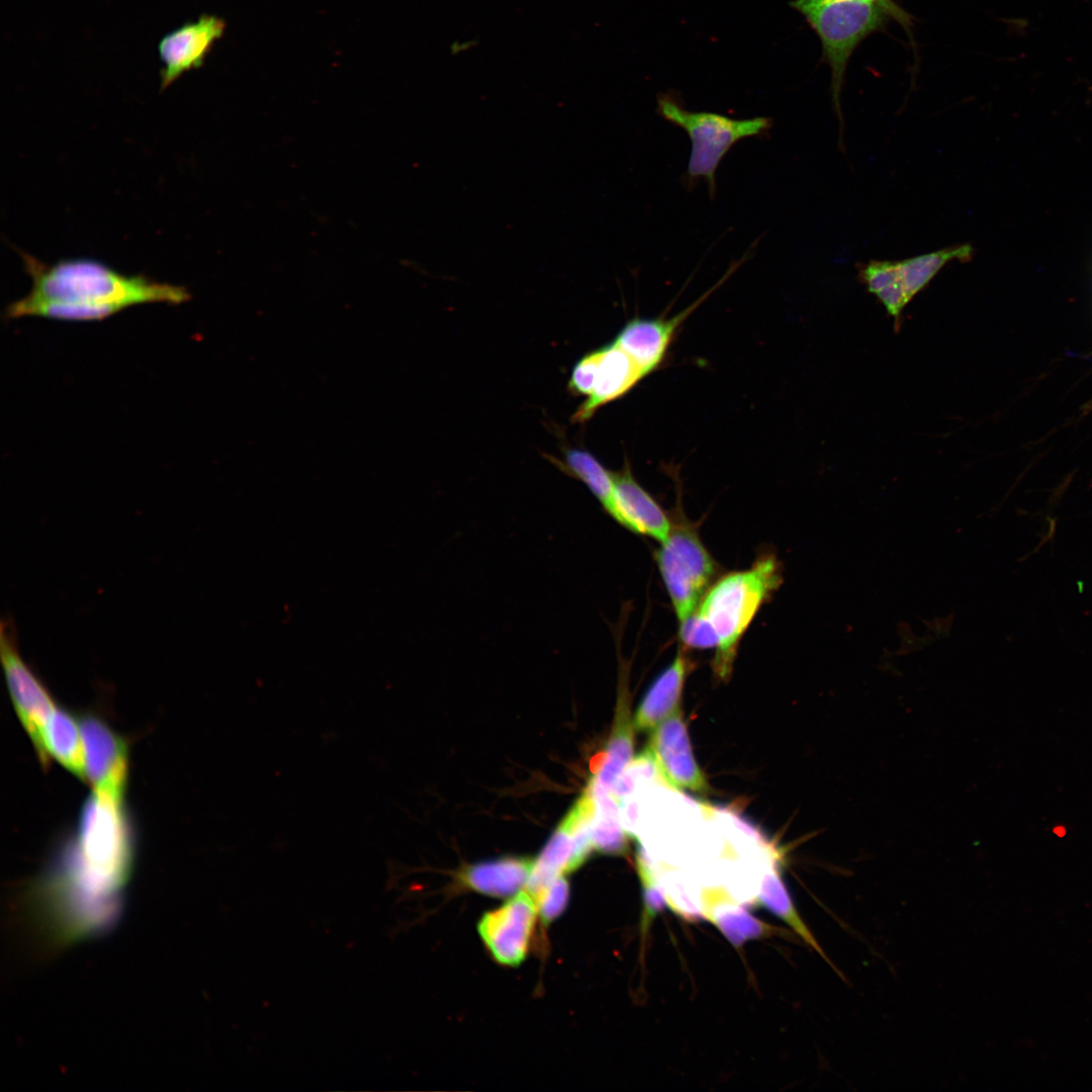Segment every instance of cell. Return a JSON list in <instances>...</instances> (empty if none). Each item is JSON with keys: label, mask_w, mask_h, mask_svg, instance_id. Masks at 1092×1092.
<instances>
[{"label": "cell", "mask_w": 1092, "mask_h": 1092, "mask_svg": "<svg viewBox=\"0 0 1092 1092\" xmlns=\"http://www.w3.org/2000/svg\"><path fill=\"white\" fill-rule=\"evenodd\" d=\"M870 1H874V2H880V3H886V4H891V3H894V1H893V0H870Z\"/></svg>", "instance_id": "cell-27"}, {"label": "cell", "mask_w": 1092, "mask_h": 1092, "mask_svg": "<svg viewBox=\"0 0 1092 1092\" xmlns=\"http://www.w3.org/2000/svg\"><path fill=\"white\" fill-rule=\"evenodd\" d=\"M224 29L221 18L203 14L196 21L186 22L163 36L158 44L164 65L160 72L161 89H166L184 73L200 68Z\"/></svg>", "instance_id": "cell-12"}, {"label": "cell", "mask_w": 1092, "mask_h": 1092, "mask_svg": "<svg viewBox=\"0 0 1092 1092\" xmlns=\"http://www.w3.org/2000/svg\"><path fill=\"white\" fill-rule=\"evenodd\" d=\"M752 254L751 250H747L741 258L732 262L721 279L681 312L669 318L665 316L633 317L622 327L614 342L635 361L645 376L654 372L663 363L679 326L743 263L751 258Z\"/></svg>", "instance_id": "cell-8"}, {"label": "cell", "mask_w": 1092, "mask_h": 1092, "mask_svg": "<svg viewBox=\"0 0 1092 1092\" xmlns=\"http://www.w3.org/2000/svg\"><path fill=\"white\" fill-rule=\"evenodd\" d=\"M705 916L712 921L725 937L736 947L751 939L780 934L782 929L766 924L749 914L733 899H720L705 909Z\"/></svg>", "instance_id": "cell-21"}, {"label": "cell", "mask_w": 1092, "mask_h": 1092, "mask_svg": "<svg viewBox=\"0 0 1092 1092\" xmlns=\"http://www.w3.org/2000/svg\"><path fill=\"white\" fill-rule=\"evenodd\" d=\"M537 915L535 899L520 892L481 916L479 936L497 963L516 967L525 960Z\"/></svg>", "instance_id": "cell-9"}, {"label": "cell", "mask_w": 1092, "mask_h": 1092, "mask_svg": "<svg viewBox=\"0 0 1092 1092\" xmlns=\"http://www.w3.org/2000/svg\"><path fill=\"white\" fill-rule=\"evenodd\" d=\"M657 113L688 133L692 150L686 186L690 189L704 180L711 199L716 195L717 169L727 152L739 141L762 135L772 126V119L766 116L736 119L716 112L692 111L668 94L658 96Z\"/></svg>", "instance_id": "cell-5"}, {"label": "cell", "mask_w": 1092, "mask_h": 1092, "mask_svg": "<svg viewBox=\"0 0 1092 1092\" xmlns=\"http://www.w3.org/2000/svg\"><path fill=\"white\" fill-rule=\"evenodd\" d=\"M686 648L679 646L673 660L661 671L644 695L634 716L635 729L652 731L680 707V698L690 667Z\"/></svg>", "instance_id": "cell-16"}, {"label": "cell", "mask_w": 1092, "mask_h": 1092, "mask_svg": "<svg viewBox=\"0 0 1092 1092\" xmlns=\"http://www.w3.org/2000/svg\"><path fill=\"white\" fill-rule=\"evenodd\" d=\"M783 582L776 555H760L744 569L729 572L708 588L695 611L711 626L716 639L713 670L720 679L732 671L739 642L761 606Z\"/></svg>", "instance_id": "cell-2"}, {"label": "cell", "mask_w": 1092, "mask_h": 1092, "mask_svg": "<svg viewBox=\"0 0 1092 1092\" xmlns=\"http://www.w3.org/2000/svg\"><path fill=\"white\" fill-rule=\"evenodd\" d=\"M620 670L618 696L613 729L607 741L599 768L590 781L609 792L614 781L632 759L634 750V720L630 710V692L627 671Z\"/></svg>", "instance_id": "cell-15"}, {"label": "cell", "mask_w": 1092, "mask_h": 1092, "mask_svg": "<svg viewBox=\"0 0 1092 1092\" xmlns=\"http://www.w3.org/2000/svg\"><path fill=\"white\" fill-rule=\"evenodd\" d=\"M614 509L611 518L629 531L660 543L668 538L672 521L659 504L636 480L629 462L613 471Z\"/></svg>", "instance_id": "cell-13"}, {"label": "cell", "mask_w": 1092, "mask_h": 1092, "mask_svg": "<svg viewBox=\"0 0 1092 1092\" xmlns=\"http://www.w3.org/2000/svg\"><path fill=\"white\" fill-rule=\"evenodd\" d=\"M759 903L776 916L784 920L793 930L822 957L824 953L804 921L796 910L792 899L780 876L776 861L771 860L760 882L757 895Z\"/></svg>", "instance_id": "cell-23"}, {"label": "cell", "mask_w": 1092, "mask_h": 1092, "mask_svg": "<svg viewBox=\"0 0 1092 1092\" xmlns=\"http://www.w3.org/2000/svg\"><path fill=\"white\" fill-rule=\"evenodd\" d=\"M563 458L548 456L560 471L581 481L611 517L614 509V477L590 452L581 448H564Z\"/></svg>", "instance_id": "cell-19"}, {"label": "cell", "mask_w": 1092, "mask_h": 1092, "mask_svg": "<svg viewBox=\"0 0 1092 1092\" xmlns=\"http://www.w3.org/2000/svg\"><path fill=\"white\" fill-rule=\"evenodd\" d=\"M601 348L583 355L573 366L567 384L568 391L574 396H589L594 390L600 360Z\"/></svg>", "instance_id": "cell-24"}, {"label": "cell", "mask_w": 1092, "mask_h": 1092, "mask_svg": "<svg viewBox=\"0 0 1092 1092\" xmlns=\"http://www.w3.org/2000/svg\"><path fill=\"white\" fill-rule=\"evenodd\" d=\"M974 250L970 244L946 247L899 261L900 279L904 291L911 300L949 262H968Z\"/></svg>", "instance_id": "cell-22"}, {"label": "cell", "mask_w": 1092, "mask_h": 1092, "mask_svg": "<svg viewBox=\"0 0 1092 1092\" xmlns=\"http://www.w3.org/2000/svg\"><path fill=\"white\" fill-rule=\"evenodd\" d=\"M42 746L44 763L55 757L74 775L85 779L81 731L66 710L56 707L44 728Z\"/></svg>", "instance_id": "cell-18"}, {"label": "cell", "mask_w": 1092, "mask_h": 1092, "mask_svg": "<svg viewBox=\"0 0 1092 1092\" xmlns=\"http://www.w3.org/2000/svg\"><path fill=\"white\" fill-rule=\"evenodd\" d=\"M648 747L664 785L698 793L709 790L694 757L680 707L652 730Z\"/></svg>", "instance_id": "cell-11"}, {"label": "cell", "mask_w": 1092, "mask_h": 1092, "mask_svg": "<svg viewBox=\"0 0 1092 1092\" xmlns=\"http://www.w3.org/2000/svg\"><path fill=\"white\" fill-rule=\"evenodd\" d=\"M678 635L680 645L686 649H715L717 646L711 626L696 612L679 622Z\"/></svg>", "instance_id": "cell-26"}, {"label": "cell", "mask_w": 1092, "mask_h": 1092, "mask_svg": "<svg viewBox=\"0 0 1092 1092\" xmlns=\"http://www.w3.org/2000/svg\"><path fill=\"white\" fill-rule=\"evenodd\" d=\"M19 254L32 288L7 306L9 318L101 321L132 305L180 304L190 298L182 286L143 275L126 276L97 261L65 260L48 265L27 253Z\"/></svg>", "instance_id": "cell-1"}, {"label": "cell", "mask_w": 1092, "mask_h": 1092, "mask_svg": "<svg viewBox=\"0 0 1092 1092\" xmlns=\"http://www.w3.org/2000/svg\"><path fill=\"white\" fill-rule=\"evenodd\" d=\"M534 859L499 857L470 864L460 874L461 883L478 893L505 898L518 894L530 878Z\"/></svg>", "instance_id": "cell-17"}, {"label": "cell", "mask_w": 1092, "mask_h": 1092, "mask_svg": "<svg viewBox=\"0 0 1092 1092\" xmlns=\"http://www.w3.org/2000/svg\"><path fill=\"white\" fill-rule=\"evenodd\" d=\"M596 810L593 820V840L595 849L609 854L623 856L629 852L628 833L620 817V805L605 789L589 781Z\"/></svg>", "instance_id": "cell-20"}, {"label": "cell", "mask_w": 1092, "mask_h": 1092, "mask_svg": "<svg viewBox=\"0 0 1092 1092\" xmlns=\"http://www.w3.org/2000/svg\"><path fill=\"white\" fill-rule=\"evenodd\" d=\"M79 858L70 874L87 895L110 899L126 880L131 859V838L122 801L95 792L81 811Z\"/></svg>", "instance_id": "cell-4"}, {"label": "cell", "mask_w": 1092, "mask_h": 1092, "mask_svg": "<svg viewBox=\"0 0 1092 1092\" xmlns=\"http://www.w3.org/2000/svg\"><path fill=\"white\" fill-rule=\"evenodd\" d=\"M568 897L569 885L562 875L534 898L542 921L549 923L556 919L566 908Z\"/></svg>", "instance_id": "cell-25"}, {"label": "cell", "mask_w": 1092, "mask_h": 1092, "mask_svg": "<svg viewBox=\"0 0 1092 1092\" xmlns=\"http://www.w3.org/2000/svg\"><path fill=\"white\" fill-rule=\"evenodd\" d=\"M594 390L572 416L573 423L587 422L599 408L617 400L646 377L635 361L614 341L601 347Z\"/></svg>", "instance_id": "cell-14"}, {"label": "cell", "mask_w": 1092, "mask_h": 1092, "mask_svg": "<svg viewBox=\"0 0 1092 1092\" xmlns=\"http://www.w3.org/2000/svg\"><path fill=\"white\" fill-rule=\"evenodd\" d=\"M655 561L677 620L682 622L697 610L715 581L717 566L681 511H676L668 538L655 552Z\"/></svg>", "instance_id": "cell-6"}, {"label": "cell", "mask_w": 1092, "mask_h": 1092, "mask_svg": "<svg viewBox=\"0 0 1092 1092\" xmlns=\"http://www.w3.org/2000/svg\"><path fill=\"white\" fill-rule=\"evenodd\" d=\"M820 40L822 57L830 69V92L839 122L838 145L844 151L841 92L848 63L859 44L881 30L891 17L907 22V13L896 3L870 0H793Z\"/></svg>", "instance_id": "cell-3"}, {"label": "cell", "mask_w": 1092, "mask_h": 1092, "mask_svg": "<svg viewBox=\"0 0 1092 1092\" xmlns=\"http://www.w3.org/2000/svg\"><path fill=\"white\" fill-rule=\"evenodd\" d=\"M85 774L95 792L122 801L128 772V749L99 717L87 714L80 719Z\"/></svg>", "instance_id": "cell-10"}, {"label": "cell", "mask_w": 1092, "mask_h": 1092, "mask_svg": "<svg viewBox=\"0 0 1092 1092\" xmlns=\"http://www.w3.org/2000/svg\"><path fill=\"white\" fill-rule=\"evenodd\" d=\"M0 631V656L13 704L41 763H44L43 732L57 706L41 681L22 659L12 623L3 621Z\"/></svg>", "instance_id": "cell-7"}]
</instances>
